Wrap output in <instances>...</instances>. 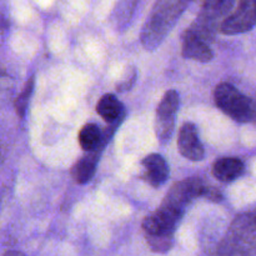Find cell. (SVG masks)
<instances>
[{
	"instance_id": "cell-20",
	"label": "cell",
	"mask_w": 256,
	"mask_h": 256,
	"mask_svg": "<svg viewBox=\"0 0 256 256\" xmlns=\"http://www.w3.org/2000/svg\"><path fill=\"white\" fill-rule=\"evenodd\" d=\"M202 198L212 202H220L222 200V194L219 189L214 186H205L204 192H202Z\"/></svg>"
},
{
	"instance_id": "cell-19",
	"label": "cell",
	"mask_w": 256,
	"mask_h": 256,
	"mask_svg": "<svg viewBox=\"0 0 256 256\" xmlns=\"http://www.w3.org/2000/svg\"><path fill=\"white\" fill-rule=\"evenodd\" d=\"M135 80H136V70L134 69V66H128L125 69L124 74H122V79L118 82L116 84V90L119 92H128L132 88Z\"/></svg>"
},
{
	"instance_id": "cell-6",
	"label": "cell",
	"mask_w": 256,
	"mask_h": 256,
	"mask_svg": "<svg viewBox=\"0 0 256 256\" xmlns=\"http://www.w3.org/2000/svg\"><path fill=\"white\" fill-rule=\"evenodd\" d=\"M178 146L180 154L192 162H199L204 159V146L199 139L198 129L192 122H184L180 128Z\"/></svg>"
},
{
	"instance_id": "cell-15",
	"label": "cell",
	"mask_w": 256,
	"mask_h": 256,
	"mask_svg": "<svg viewBox=\"0 0 256 256\" xmlns=\"http://www.w3.org/2000/svg\"><path fill=\"white\" fill-rule=\"evenodd\" d=\"M180 98L178 92L175 90H169L164 94L162 102H159L156 109V116L160 118H169V119H175L179 110Z\"/></svg>"
},
{
	"instance_id": "cell-18",
	"label": "cell",
	"mask_w": 256,
	"mask_h": 256,
	"mask_svg": "<svg viewBox=\"0 0 256 256\" xmlns=\"http://www.w3.org/2000/svg\"><path fill=\"white\" fill-rule=\"evenodd\" d=\"M146 238L148 245L150 249L155 252H166L172 249V242H174V235H160V236H149Z\"/></svg>"
},
{
	"instance_id": "cell-9",
	"label": "cell",
	"mask_w": 256,
	"mask_h": 256,
	"mask_svg": "<svg viewBox=\"0 0 256 256\" xmlns=\"http://www.w3.org/2000/svg\"><path fill=\"white\" fill-rule=\"evenodd\" d=\"M100 150L95 152H88L82 159L78 160L72 169V176L75 182L84 185L89 182L96 172V165L99 162Z\"/></svg>"
},
{
	"instance_id": "cell-12",
	"label": "cell",
	"mask_w": 256,
	"mask_h": 256,
	"mask_svg": "<svg viewBox=\"0 0 256 256\" xmlns=\"http://www.w3.org/2000/svg\"><path fill=\"white\" fill-rule=\"evenodd\" d=\"M136 4L138 0H118L115 2L109 19L112 26L118 32H122L126 29L132 15H134Z\"/></svg>"
},
{
	"instance_id": "cell-22",
	"label": "cell",
	"mask_w": 256,
	"mask_h": 256,
	"mask_svg": "<svg viewBox=\"0 0 256 256\" xmlns=\"http://www.w3.org/2000/svg\"><path fill=\"white\" fill-rule=\"evenodd\" d=\"M254 220H255V225H256V215H255V218H254Z\"/></svg>"
},
{
	"instance_id": "cell-1",
	"label": "cell",
	"mask_w": 256,
	"mask_h": 256,
	"mask_svg": "<svg viewBox=\"0 0 256 256\" xmlns=\"http://www.w3.org/2000/svg\"><path fill=\"white\" fill-rule=\"evenodd\" d=\"M190 2L192 0H156L140 34L145 49L154 50L164 42Z\"/></svg>"
},
{
	"instance_id": "cell-16",
	"label": "cell",
	"mask_w": 256,
	"mask_h": 256,
	"mask_svg": "<svg viewBox=\"0 0 256 256\" xmlns=\"http://www.w3.org/2000/svg\"><path fill=\"white\" fill-rule=\"evenodd\" d=\"M254 252L249 248H245L244 244L236 240L230 235L226 234V236L222 239L218 248V256H252Z\"/></svg>"
},
{
	"instance_id": "cell-4",
	"label": "cell",
	"mask_w": 256,
	"mask_h": 256,
	"mask_svg": "<svg viewBox=\"0 0 256 256\" xmlns=\"http://www.w3.org/2000/svg\"><path fill=\"white\" fill-rule=\"evenodd\" d=\"M256 24V0H239L238 8L220 25V32L238 35L252 30Z\"/></svg>"
},
{
	"instance_id": "cell-14",
	"label": "cell",
	"mask_w": 256,
	"mask_h": 256,
	"mask_svg": "<svg viewBox=\"0 0 256 256\" xmlns=\"http://www.w3.org/2000/svg\"><path fill=\"white\" fill-rule=\"evenodd\" d=\"M202 12L200 14L219 22L224 20L232 12L235 0H200Z\"/></svg>"
},
{
	"instance_id": "cell-7",
	"label": "cell",
	"mask_w": 256,
	"mask_h": 256,
	"mask_svg": "<svg viewBox=\"0 0 256 256\" xmlns=\"http://www.w3.org/2000/svg\"><path fill=\"white\" fill-rule=\"evenodd\" d=\"M182 54L185 59H192L199 62H209L212 60V52L209 42L192 34L189 29L182 35Z\"/></svg>"
},
{
	"instance_id": "cell-3",
	"label": "cell",
	"mask_w": 256,
	"mask_h": 256,
	"mask_svg": "<svg viewBox=\"0 0 256 256\" xmlns=\"http://www.w3.org/2000/svg\"><path fill=\"white\" fill-rule=\"evenodd\" d=\"M205 184L199 178H188L170 188L162 204L184 214L185 208L196 198H202Z\"/></svg>"
},
{
	"instance_id": "cell-8",
	"label": "cell",
	"mask_w": 256,
	"mask_h": 256,
	"mask_svg": "<svg viewBox=\"0 0 256 256\" xmlns=\"http://www.w3.org/2000/svg\"><path fill=\"white\" fill-rule=\"evenodd\" d=\"M142 179H144L148 184L156 188L164 184L169 178V166L164 158L159 154H150L145 156L142 162Z\"/></svg>"
},
{
	"instance_id": "cell-13",
	"label": "cell",
	"mask_w": 256,
	"mask_h": 256,
	"mask_svg": "<svg viewBox=\"0 0 256 256\" xmlns=\"http://www.w3.org/2000/svg\"><path fill=\"white\" fill-rule=\"evenodd\" d=\"M79 144L85 152H95V150H102L104 148V135L100 128L96 124L84 125L79 132Z\"/></svg>"
},
{
	"instance_id": "cell-21",
	"label": "cell",
	"mask_w": 256,
	"mask_h": 256,
	"mask_svg": "<svg viewBox=\"0 0 256 256\" xmlns=\"http://www.w3.org/2000/svg\"><path fill=\"white\" fill-rule=\"evenodd\" d=\"M4 256H26V255L22 254V252H16V250H12V252H5Z\"/></svg>"
},
{
	"instance_id": "cell-17",
	"label": "cell",
	"mask_w": 256,
	"mask_h": 256,
	"mask_svg": "<svg viewBox=\"0 0 256 256\" xmlns=\"http://www.w3.org/2000/svg\"><path fill=\"white\" fill-rule=\"evenodd\" d=\"M34 78H30L26 82V84H25L22 92H20L19 96L15 100V110H16V114L19 115V118L25 116V112H26L30 98H32V92H34Z\"/></svg>"
},
{
	"instance_id": "cell-11",
	"label": "cell",
	"mask_w": 256,
	"mask_h": 256,
	"mask_svg": "<svg viewBox=\"0 0 256 256\" xmlns=\"http://www.w3.org/2000/svg\"><path fill=\"white\" fill-rule=\"evenodd\" d=\"M96 112L109 124L119 122L124 118V105L115 95L106 94L98 102Z\"/></svg>"
},
{
	"instance_id": "cell-2",
	"label": "cell",
	"mask_w": 256,
	"mask_h": 256,
	"mask_svg": "<svg viewBox=\"0 0 256 256\" xmlns=\"http://www.w3.org/2000/svg\"><path fill=\"white\" fill-rule=\"evenodd\" d=\"M215 102L224 114L238 122H249L255 119L254 100L242 94L234 85L222 82L214 92Z\"/></svg>"
},
{
	"instance_id": "cell-5",
	"label": "cell",
	"mask_w": 256,
	"mask_h": 256,
	"mask_svg": "<svg viewBox=\"0 0 256 256\" xmlns=\"http://www.w3.org/2000/svg\"><path fill=\"white\" fill-rule=\"evenodd\" d=\"M182 212L160 205L159 209L148 215L142 220V230L145 235L149 236H160V235H174L175 229L182 218Z\"/></svg>"
},
{
	"instance_id": "cell-10",
	"label": "cell",
	"mask_w": 256,
	"mask_h": 256,
	"mask_svg": "<svg viewBox=\"0 0 256 256\" xmlns=\"http://www.w3.org/2000/svg\"><path fill=\"white\" fill-rule=\"evenodd\" d=\"M244 172V164L238 158H222L212 165V175L222 182H232Z\"/></svg>"
}]
</instances>
